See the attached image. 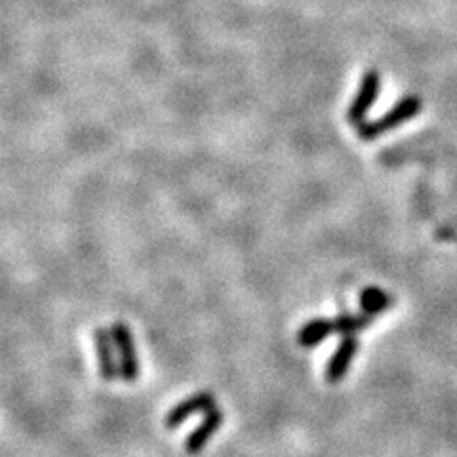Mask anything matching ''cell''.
Returning a JSON list of instances; mask_svg holds the SVG:
<instances>
[{
    "mask_svg": "<svg viewBox=\"0 0 457 457\" xmlns=\"http://www.w3.org/2000/svg\"><path fill=\"white\" fill-rule=\"evenodd\" d=\"M421 107H423V102L420 96L416 94L404 96L403 99H398L387 112H383L381 117L374 120H366L364 124L356 128V136H359L361 141H376L381 136L389 134L396 130V128L406 124L408 120L416 119L421 112Z\"/></svg>",
    "mask_w": 457,
    "mask_h": 457,
    "instance_id": "obj_1",
    "label": "cell"
},
{
    "mask_svg": "<svg viewBox=\"0 0 457 457\" xmlns=\"http://www.w3.org/2000/svg\"><path fill=\"white\" fill-rule=\"evenodd\" d=\"M381 92V75L378 69H368L361 79L359 90H356L353 102L347 107V122L354 128H359L368 120L371 107L376 105Z\"/></svg>",
    "mask_w": 457,
    "mask_h": 457,
    "instance_id": "obj_2",
    "label": "cell"
},
{
    "mask_svg": "<svg viewBox=\"0 0 457 457\" xmlns=\"http://www.w3.org/2000/svg\"><path fill=\"white\" fill-rule=\"evenodd\" d=\"M111 334L117 345L119 362H120V378L126 383H136L139 378V356L136 351V343L132 330L124 322H114L111 328Z\"/></svg>",
    "mask_w": 457,
    "mask_h": 457,
    "instance_id": "obj_3",
    "label": "cell"
},
{
    "mask_svg": "<svg viewBox=\"0 0 457 457\" xmlns=\"http://www.w3.org/2000/svg\"><path fill=\"white\" fill-rule=\"evenodd\" d=\"M216 396H213V393L210 391H200V393H195L187 398H183L181 403H178L174 408H171L166 418H164V427L166 428H174L181 427L183 421H187L189 418H193L195 413H200V411H210L212 408H216Z\"/></svg>",
    "mask_w": 457,
    "mask_h": 457,
    "instance_id": "obj_4",
    "label": "cell"
},
{
    "mask_svg": "<svg viewBox=\"0 0 457 457\" xmlns=\"http://www.w3.org/2000/svg\"><path fill=\"white\" fill-rule=\"evenodd\" d=\"M94 343L97 351L99 374H102L104 381L111 383L120 376V366H117V361H114V351H117V345H114L111 330H105V328H96Z\"/></svg>",
    "mask_w": 457,
    "mask_h": 457,
    "instance_id": "obj_5",
    "label": "cell"
},
{
    "mask_svg": "<svg viewBox=\"0 0 457 457\" xmlns=\"http://www.w3.org/2000/svg\"><path fill=\"white\" fill-rule=\"evenodd\" d=\"M359 339H356L354 336H345L341 339V343L337 345L336 353L332 354V359L328 361V366H326V381L330 385H337L343 378H345V374L349 371V366L351 362L354 361L356 356V351H359Z\"/></svg>",
    "mask_w": 457,
    "mask_h": 457,
    "instance_id": "obj_6",
    "label": "cell"
},
{
    "mask_svg": "<svg viewBox=\"0 0 457 457\" xmlns=\"http://www.w3.org/2000/svg\"><path fill=\"white\" fill-rule=\"evenodd\" d=\"M221 425H223L221 408L216 406V408H212L210 411H206L204 420L195 427V431L187 436V440H185V452H187L189 455H196V453L203 452L208 446L210 438L220 431Z\"/></svg>",
    "mask_w": 457,
    "mask_h": 457,
    "instance_id": "obj_7",
    "label": "cell"
},
{
    "mask_svg": "<svg viewBox=\"0 0 457 457\" xmlns=\"http://www.w3.org/2000/svg\"><path fill=\"white\" fill-rule=\"evenodd\" d=\"M334 334V320L332 319H311L309 322H305L297 332V345L299 347H317L319 343H322L324 339H328Z\"/></svg>",
    "mask_w": 457,
    "mask_h": 457,
    "instance_id": "obj_8",
    "label": "cell"
},
{
    "mask_svg": "<svg viewBox=\"0 0 457 457\" xmlns=\"http://www.w3.org/2000/svg\"><path fill=\"white\" fill-rule=\"evenodd\" d=\"M395 305V299L389 292H385L379 286H366L361 292V309L371 317H378V314L389 311Z\"/></svg>",
    "mask_w": 457,
    "mask_h": 457,
    "instance_id": "obj_9",
    "label": "cell"
},
{
    "mask_svg": "<svg viewBox=\"0 0 457 457\" xmlns=\"http://www.w3.org/2000/svg\"><path fill=\"white\" fill-rule=\"evenodd\" d=\"M376 317H371V314L361 312V314H339V317L332 319L334 320V332L341 334L343 337L345 336H354L374 322Z\"/></svg>",
    "mask_w": 457,
    "mask_h": 457,
    "instance_id": "obj_10",
    "label": "cell"
}]
</instances>
